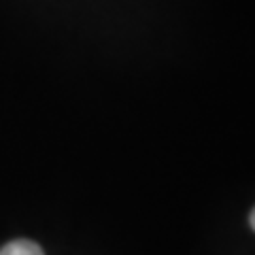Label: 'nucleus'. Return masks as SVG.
I'll use <instances>...</instances> for the list:
<instances>
[{
  "label": "nucleus",
  "mask_w": 255,
  "mask_h": 255,
  "mask_svg": "<svg viewBox=\"0 0 255 255\" xmlns=\"http://www.w3.org/2000/svg\"><path fill=\"white\" fill-rule=\"evenodd\" d=\"M0 255H45L43 249L32 241H13L0 249Z\"/></svg>",
  "instance_id": "1"
},
{
  "label": "nucleus",
  "mask_w": 255,
  "mask_h": 255,
  "mask_svg": "<svg viewBox=\"0 0 255 255\" xmlns=\"http://www.w3.org/2000/svg\"><path fill=\"white\" fill-rule=\"evenodd\" d=\"M249 223H251V228H253V232H255V209H253L251 215H249Z\"/></svg>",
  "instance_id": "2"
}]
</instances>
